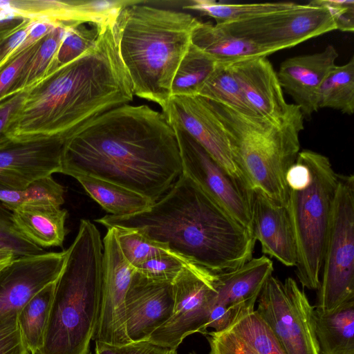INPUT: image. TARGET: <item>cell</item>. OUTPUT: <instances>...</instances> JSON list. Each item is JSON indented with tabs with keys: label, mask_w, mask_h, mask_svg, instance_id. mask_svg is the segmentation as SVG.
I'll return each instance as SVG.
<instances>
[{
	"label": "cell",
	"mask_w": 354,
	"mask_h": 354,
	"mask_svg": "<svg viewBox=\"0 0 354 354\" xmlns=\"http://www.w3.org/2000/svg\"><path fill=\"white\" fill-rule=\"evenodd\" d=\"M183 172L175 133L164 114L124 104L88 120L66 138L62 174L89 176L155 203Z\"/></svg>",
	"instance_id": "cell-1"
},
{
	"label": "cell",
	"mask_w": 354,
	"mask_h": 354,
	"mask_svg": "<svg viewBox=\"0 0 354 354\" xmlns=\"http://www.w3.org/2000/svg\"><path fill=\"white\" fill-rule=\"evenodd\" d=\"M133 97L114 23L110 24L101 28L91 48L28 89L10 138H66L88 120L129 104Z\"/></svg>",
	"instance_id": "cell-2"
},
{
	"label": "cell",
	"mask_w": 354,
	"mask_h": 354,
	"mask_svg": "<svg viewBox=\"0 0 354 354\" xmlns=\"http://www.w3.org/2000/svg\"><path fill=\"white\" fill-rule=\"evenodd\" d=\"M95 221L107 229L137 228L171 252L214 273L237 269L252 258V232L182 172L151 207L129 216L105 215Z\"/></svg>",
	"instance_id": "cell-3"
},
{
	"label": "cell",
	"mask_w": 354,
	"mask_h": 354,
	"mask_svg": "<svg viewBox=\"0 0 354 354\" xmlns=\"http://www.w3.org/2000/svg\"><path fill=\"white\" fill-rule=\"evenodd\" d=\"M198 21L189 13L145 3L121 10L115 34L133 95L165 108L173 77Z\"/></svg>",
	"instance_id": "cell-4"
},
{
	"label": "cell",
	"mask_w": 354,
	"mask_h": 354,
	"mask_svg": "<svg viewBox=\"0 0 354 354\" xmlns=\"http://www.w3.org/2000/svg\"><path fill=\"white\" fill-rule=\"evenodd\" d=\"M55 283L42 347L37 354H88L97 324L102 279L103 244L96 226L82 219L66 250Z\"/></svg>",
	"instance_id": "cell-5"
},
{
	"label": "cell",
	"mask_w": 354,
	"mask_h": 354,
	"mask_svg": "<svg viewBox=\"0 0 354 354\" xmlns=\"http://www.w3.org/2000/svg\"><path fill=\"white\" fill-rule=\"evenodd\" d=\"M207 100L225 130L234 162L245 185L252 192L286 207V175L300 151L299 134L304 129L299 107L283 121L273 122Z\"/></svg>",
	"instance_id": "cell-6"
},
{
	"label": "cell",
	"mask_w": 354,
	"mask_h": 354,
	"mask_svg": "<svg viewBox=\"0 0 354 354\" xmlns=\"http://www.w3.org/2000/svg\"><path fill=\"white\" fill-rule=\"evenodd\" d=\"M337 174L328 157L299 151L288 169L287 210L296 249V274L303 288L317 290L330 216L338 186Z\"/></svg>",
	"instance_id": "cell-7"
},
{
	"label": "cell",
	"mask_w": 354,
	"mask_h": 354,
	"mask_svg": "<svg viewBox=\"0 0 354 354\" xmlns=\"http://www.w3.org/2000/svg\"><path fill=\"white\" fill-rule=\"evenodd\" d=\"M338 178L315 306L321 314L354 300V176Z\"/></svg>",
	"instance_id": "cell-8"
},
{
	"label": "cell",
	"mask_w": 354,
	"mask_h": 354,
	"mask_svg": "<svg viewBox=\"0 0 354 354\" xmlns=\"http://www.w3.org/2000/svg\"><path fill=\"white\" fill-rule=\"evenodd\" d=\"M256 311L272 331L285 354H319L315 310L291 277L270 276L257 299Z\"/></svg>",
	"instance_id": "cell-9"
},
{
	"label": "cell",
	"mask_w": 354,
	"mask_h": 354,
	"mask_svg": "<svg viewBox=\"0 0 354 354\" xmlns=\"http://www.w3.org/2000/svg\"><path fill=\"white\" fill-rule=\"evenodd\" d=\"M216 24L273 53L336 30L334 19L326 8L309 3H297L290 8L245 20Z\"/></svg>",
	"instance_id": "cell-10"
},
{
	"label": "cell",
	"mask_w": 354,
	"mask_h": 354,
	"mask_svg": "<svg viewBox=\"0 0 354 354\" xmlns=\"http://www.w3.org/2000/svg\"><path fill=\"white\" fill-rule=\"evenodd\" d=\"M217 274L188 261L172 282L174 304L171 317L149 341L176 350L188 335L207 334L206 324L217 296Z\"/></svg>",
	"instance_id": "cell-11"
},
{
	"label": "cell",
	"mask_w": 354,
	"mask_h": 354,
	"mask_svg": "<svg viewBox=\"0 0 354 354\" xmlns=\"http://www.w3.org/2000/svg\"><path fill=\"white\" fill-rule=\"evenodd\" d=\"M171 127L176 137L183 172L251 232L254 192L242 180L231 176L187 132L176 125Z\"/></svg>",
	"instance_id": "cell-12"
},
{
	"label": "cell",
	"mask_w": 354,
	"mask_h": 354,
	"mask_svg": "<svg viewBox=\"0 0 354 354\" xmlns=\"http://www.w3.org/2000/svg\"><path fill=\"white\" fill-rule=\"evenodd\" d=\"M102 279L95 341L120 346L131 342L126 330L125 297L136 268L125 259L113 227L103 239Z\"/></svg>",
	"instance_id": "cell-13"
},
{
	"label": "cell",
	"mask_w": 354,
	"mask_h": 354,
	"mask_svg": "<svg viewBox=\"0 0 354 354\" xmlns=\"http://www.w3.org/2000/svg\"><path fill=\"white\" fill-rule=\"evenodd\" d=\"M65 139H11L0 148V190H23L37 180L60 173Z\"/></svg>",
	"instance_id": "cell-14"
},
{
	"label": "cell",
	"mask_w": 354,
	"mask_h": 354,
	"mask_svg": "<svg viewBox=\"0 0 354 354\" xmlns=\"http://www.w3.org/2000/svg\"><path fill=\"white\" fill-rule=\"evenodd\" d=\"M162 113L169 124L187 132L231 176L243 180L225 130L206 98L172 95Z\"/></svg>",
	"instance_id": "cell-15"
},
{
	"label": "cell",
	"mask_w": 354,
	"mask_h": 354,
	"mask_svg": "<svg viewBox=\"0 0 354 354\" xmlns=\"http://www.w3.org/2000/svg\"><path fill=\"white\" fill-rule=\"evenodd\" d=\"M67 250L19 257L0 269V319L17 314L28 300L56 281Z\"/></svg>",
	"instance_id": "cell-16"
},
{
	"label": "cell",
	"mask_w": 354,
	"mask_h": 354,
	"mask_svg": "<svg viewBox=\"0 0 354 354\" xmlns=\"http://www.w3.org/2000/svg\"><path fill=\"white\" fill-rule=\"evenodd\" d=\"M124 304L129 339L132 342L148 340L172 315V283L148 279L136 270Z\"/></svg>",
	"instance_id": "cell-17"
},
{
	"label": "cell",
	"mask_w": 354,
	"mask_h": 354,
	"mask_svg": "<svg viewBox=\"0 0 354 354\" xmlns=\"http://www.w3.org/2000/svg\"><path fill=\"white\" fill-rule=\"evenodd\" d=\"M338 56L330 44L322 51L291 57L281 63L277 74L282 90L294 100L304 118L309 119L318 110V90L336 66Z\"/></svg>",
	"instance_id": "cell-18"
},
{
	"label": "cell",
	"mask_w": 354,
	"mask_h": 354,
	"mask_svg": "<svg viewBox=\"0 0 354 354\" xmlns=\"http://www.w3.org/2000/svg\"><path fill=\"white\" fill-rule=\"evenodd\" d=\"M229 67L248 102L260 117L281 122L296 106L286 102L277 74L266 57L241 60Z\"/></svg>",
	"instance_id": "cell-19"
},
{
	"label": "cell",
	"mask_w": 354,
	"mask_h": 354,
	"mask_svg": "<svg viewBox=\"0 0 354 354\" xmlns=\"http://www.w3.org/2000/svg\"><path fill=\"white\" fill-rule=\"evenodd\" d=\"M251 232L263 254L286 266H295L297 249L286 207L278 205L259 192H254Z\"/></svg>",
	"instance_id": "cell-20"
},
{
	"label": "cell",
	"mask_w": 354,
	"mask_h": 354,
	"mask_svg": "<svg viewBox=\"0 0 354 354\" xmlns=\"http://www.w3.org/2000/svg\"><path fill=\"white\" fill-rule=\"evenodd\" d=\"M207 335L209 354H285L256 310L239 313L225 329Z\"/></svg>",
	"instance_id": "cell-21"
},
{
	"label": "cell",
	"mask_w": 354,
	"mask_h": 354,
	"mask_svg": "<svg viewBox=\"0 0 354 354\" xmlns=\"http://www.w3.org/2000/svg\"><path fill=\"white\" fill-rule=\"evenodd\" d=\"M273 272V263L263 255L252 258L241 267L218 273L216 300L229 306L234 318L241 313L254 310V306L268 279Z\"/></svg>",
	"instance_id": "cell-22"
},
{
	"label": "cell",
	"mask_w": 354,
	"mask_h": 354,
	"mask_svg": "<svg viewBox=\"0 0 354 354\" xmlns=\"http://www.w3.org/2000/svg\"><path fill=\"white\" fill-rule=\"evenodd\" d=\"M10 218L22 235L41 248L62 247L68 212L53 205H25L10 210Z\"/></svg>",
	"instance_id": "cell-23"
},
{
	"label": "cell",
	"mask_w": 354,
	"mask_h": 354,
	"mask_svg": "<svg viewBox=\"0 0 354 354\" xmlns=\"http://www.w3.org/2000/svg\"><path fill=\"white\" fill-rule=\"evenodd\" d=\"M191 43L216 64L230 65L241 60L267 57L272 50L237 37L218 24L198 21L191 35Z\"/></svg>",
	"instance_id": "cell-24"
},
{
	"label": "cell",
	"mask_w": 354,
	"mask_h": 354,
	"mask_svg": "<svg viewBox=\"0 0 354 354\" xmlns=\"http://www.w3.org/2000/svg\"><path fill=\"white\" fill-rule=\"evenodd\" d=\"M315 322L319 354H354V300L328 314L315 310Z\"/></svg>",
	"instance_id": "cell-25"
},
{
	"label": "cell",
	"mask_w": 354,
	"mask_h": 354,
	"mask_svg": "<svg viewBox=\"0 0 354 354\" xmlns=\"http://www.w3.org/2000/svg\"><path fill=\"white\" fill-rule=\"evenodd\" d=\"M86 192L113 216H129L149 209L153 203L145 196L121 185L89 176L75 178Z\"/></svg>",
	"instance_id": "cell-26"
},
{
	"label": "cell",
	"mask_w": 354,
	"mask_h": 354,
	"mask_svg": "<svg viewBox=\"0 0 354 354\" xmlns=\"http://www.w3.org/2000/svg\"><path fill=\"white\" fill-rule=\"evenodd\" d=\"M56 281L37 292L17 314L20 331L30 354H37L43 346Z\"/></svg>",
	"instance_id": "cell-27"
},
{
	"label": "cell",
	"mask_w": 354,
	"mask_h": 354,
	"mask_svg": "<svg viewBox=\"0 0 354 354\" xmlns=\"http://www.w3.org/2000/svg\"><path fill=\"white\" fill-rule=\"evenodd\" d=\"M317 109H333L347 115L354 112V58L335 66L322 83L317 97Z\"/></svg>",
	"instance_id": "cell-28"
},
{
	"label": "cell",
	"mask_w": 354,
	"mask_h": 354,
	"mask_svg": "<svg viewBox=\"0 0 354 354\" xmlns=\"http://www.w3.org/2000/svg\"><path fill=\"white\" fill-rule=\"evenodd\" d=\"M294 2L230 3L214 0H192L183 8L213 18L216 24L245 20L259 15L286 10L296 6Z\"/></svg>",
	"instance_id": "cell-29"
},
{
	"label": "cell",
	"mask_w": 354,
	"mask_h": 354,
	"mask_svg": "<svg viewBox=\"0 0 354 354\" xmlns=\"http://www.w3.org/2000/svg\"><path fill=\"white\" fill-rule=\"evenodd\" d=\"M197 95L224 104L243 114L258 115L248 102L229 65L216 64Z\"/></svg>",
	"instance_id": "cell-30"
},
{
	"label": "cell",
	"mask_w": 354,
	"mask_h": 354,
	"mask_svg": "<svg viewBox=\"0 0 354 354\" xmlns=\"http://www.w3.org/2000/svg\"><path fill=\"white\" fill-rule=\"evenodd\" d=\"M216 63L192 43L173 77L171 96L197 95Z\"/></svg>",
	"instance_id": "cell-31"
},
{
	"label": "cell",
	"mask_w": 354,
	"mask_h": 354,
	"mask_svg": "<svg viewBox=\"0 0 354 354\" xmlns=\"http://www.w3.org/2000/svg\"><path fill=\"white\" fill-rule=\"evenodd\" d=\"M101 28L93 24L69 23L48 75L78 58L91 48L98 39Z\"/></svg>",
	"instance_id": "cell-32"
},
{
	"label": "cell",
	"mask_w": 354,
	"mask_h": 354,
	"mask_svg": "<svg viewBox=\"0 0 354 354\" xmlns=\"http://www.w3.org/2000/svg\"><path fill=\"white\" fill-rule=\"evenodd\" d=\"M39 40L35 42L27 37L0 66V100L24 90L25 77Z\"/></svg>",
	"instance_id": "cell-33"
},
{
	"label": "cell",
	"mask_w": 354,
	"mask_h": 354,
	"mask_svg": "<svg viewBox=\"0 0 354 354\" xmlns=\"http://www.w3.org/2000/svg\"><path fill=\"white\" fill-rule=\"evenodd\" d=\"M112 227L122 254L135 268L157 254L171 252L167 244L151 239L139 229L120 226Z\"/></svg>",
	"instance_id": "cell-34"
},
{
	"label": "cell",
	"mask_w": 354,
	"mask_h": 354,
	"mask_svg": "<svg viewBox=\"0 0 354 354\" xmlns=\"http://www.w3.org/2000/svg\"><path fill=\"white\" fill-rule=\"evenodd\" d=\"M69 23L57 22L40 39L25 77L24 90L28 89L48 75Z\"/></svg>",
	"instance_id": "cell-35"
},
{
	"label": "cell",
	"mask_w": 354,
	"mask_h": 354,
	"mask_svg": "<svg viewBox=\"0 0 354 354\" xmlns=\"http://www.w3.org/2000/svg\"><path fill=\"white\" fill-rule=\"evenodd\" d=\"M39 21L7 11L0 16V66L19 47Z\"/></svg>",
	"instance_id": "cell-36"
},
{
	"label": "cell",
	"mask_w": 354,
	"mask_h": 354,
	"mask_svg": "<svg viewBox=\"0 0 354 354\" xmlns=\"http://www.w3.org/2000/svg\"><path fill=\"white\" fill-rule=\"evenodd\" d=\"M188 261L172 252H167L149 259L136 270L148 279L172 283Z\"/></svg>",
	"instance_id": "cell-37"
},
{
	"label": "cell",
	"mask_w": 354,
	"mask_h": 354,
	"mask_svg": "<svg viewBox=\"0 0 354 354\" xmlns=\"http://www.w3.org/2000/svg\"><path fill=\"white\" fill-rule=\"evenodd\" d=\"M0 248L11 250L16 257L41 254L43 248L36 245L13 225L10 212L0 205Z\"/></svg>",
	"instance_id": "cell-38"
},
{
	"label": "cell",
	"mask_w": 354,
	"mask_h": 354,
	"mask_svg": "<svg viewBox=\"0 0 354 354\" xmlns=\"http://www.w3.org/2000/svg\"><path fill=\"white\" fill-rule=\"evenodd\" d=\"M17 314L0 319V354H29L18 324Z\"/></svg>",
	"instance_id": "cell-39"
},
{
	"label": "cell",
	"mask_w": 354,
	"mask_h": 354,
	"mask_svg": "<svg viewBox=\"0 0 354 354\" xmlns=\"http://www.w3.org/2000/svg\"><path fill=\"white\" fill-rule=\"evenodd\" d=\"M27 91H21L0 100V148L11 140L10 129L21 109Z\"/></svg>",
	"instance_id": "cell-40"
},
{
	"label": "cell",
	"mask_w": 354,
	"mask_h": 354,
	"mask_svg": "<svg viewBox=\"0 0 354 354\" xmlns=\"http://www.w3.org/2000/svg\"><path fill=\"white\" fill-rule=\"evenodd\" d=\"M95 354H177L176 350L163 347L149 340L116 346L95 341Z\"/></svg>",
	"instance_id": "cell-41"
},
{
	"label": "cell",
	"mask_w": 354,
	"mask_h": 354,
	"mask_svg": "<svg viewBox=\"0 0 354 354\" xmlns=\"http://www.w3.org/2000/svg\"><path fill=\"white\" fill-rule=\"evenodd\" d=\"M309 3L326 8L334 19L336 30L343 32H353V0H314Z\"/></svg>",
	"instance_id": "cell-42"
},
{
	"label": "cell",
	"mask_w": 354,
	"mask_h": 354,
	"mask_svg": "<svg viewBox=\"0 0 354 354\" xmlns=\"http://www.w3.org/2000/svg\"><path fill=\"white\" fill-rule=\"evenodd\" d=\"M234 319L232 310L226 304L215 300L211 309L206 328L219 332L228 327Z\"/></svg>",
	"instance_id": "cell-43"
},
{
	"label": "cell",
	"mask_w": 354,
	"mask_h": 354,
	"mask_svg": "<svg viewBox=\"0 0 354 354\" xmlns=\"http://www.w3.org/2000/svg\"><path fill=\"white\" fill-rule=\"evenodd\" d=\"M16 257L15 254L9 250H0V266L8 264Z\"/></svg>",
	"instance_id": "cell-44"
},
{
	"label": "cell",
	"mask_w": 354,
	"mask_h": 354,
	"mask_svg": "<svg viewBox=\"0 0 354 354\" xmlns=\"http://www.w3.org/2000/svg\"><path fill=\"white\" fill-rule=\"evenodd\" d=\"M5 12V10L0 7V16Z\"/></svg>",
	"instance_id": "cell-45"
},
{
	"label": "cell",
	"mask_w": 354,
	"mask_h": 354,
	"mask_svg": "<svg viewBox=\"0 0 354 354\" xmlns=\"http://www.w3.org/2000/svg\"><path fill=\"white\" fill-rule=\"evenodd\" d=\"M189 354H196V353L194 352H192V353H190Z\"/></svg>",
	"instance_id": "cell-46"
},
{
	"label": "cell",
	"mask_w": 354,
	"mask_h": 354,
	"mask_svg": "<svg viewBox=\"0 0 354 354\" xmlns=\"http://www.w3.org/2000/svg\"><path fill=\"white\" fill-rule=\"evenodd\" d=\"M3 266H5V265H3ZM3 266H0V269H1Z\"/></svg>",
	"instance_id": "cell-47"
},
{
	"label": "cell",
	"mask_w": 354,
	"mask_h": 354,
	"mask_svg": "<svg viewBox=\"0 0 354 354\" xmlns=\"http://www.w3.org/2000/svg\"><path fill=\"white\" fill-rule=\"evenodd\" d=\"M30 354V353H29Z\"/></svg>",
	"instance_id": "cell-48"
}]
</instances>
